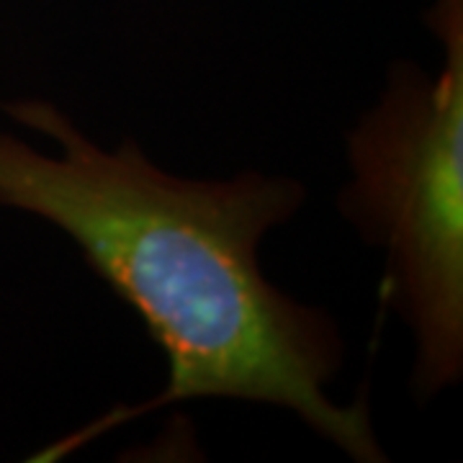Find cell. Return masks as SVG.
<instances>
[{
  "label": "cell",
  "instance_id": "obj_1",
  "mask_svg": "<svg viewBox=\"0 0 463 463\" xmlns=\"http://www.w3.org/2000/svg\"><path fill=\"white\" fill-rule=\"evenodd\" d=\"M3 111L50 145L0 134V206L67 234L142 319L167 364L157 404H270L353 461H386L368 404L332 394L345 364L335 319L279 288L260 263L265 237L301 212L304 183L260 170L185 178L134 139L103 147L52 100Z\"/></svg>",
  "mask_w": 463,
  "mask_h": 463
},
{
  "label": "cell",
  "instance_id": "obj_2",
  "mask_svg": "<svg viewBox=\"0 0 463 463\" xmlns=\"http://www.w3.org/2000/svg\"><path fill=\"white\" fill-rule=\"evenodd\" d=\"M432 75L402 60L347 132L340 212L383 260V298L412 337V389L463 376V33Z\"/></svg>",
  "mask_w": 463,
  "mask_h": 463
},
{
  "label": "cell",
  "instance_id": "obj_3",
  "mask_svg": "<svg viewBox=\"0 0 463 463\" xmlns=\"http://www.w3.org/2000/svg\"><path fill=\"white\" fill-rule=\"evenodd\" d=\"M450 24H463V0H435L428 11V26L443 29Z\"/></svg>",
  "mask_w": 463,
  "mask_h": 463
}]
</instances>
